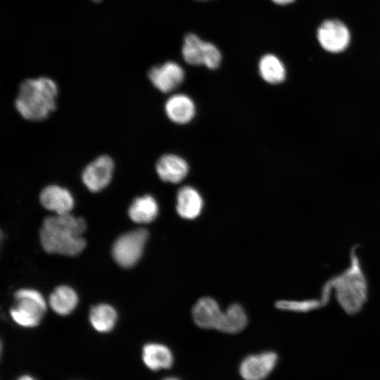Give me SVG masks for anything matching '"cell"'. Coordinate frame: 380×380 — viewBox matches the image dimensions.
I'll list each match as a JSON object with an SVG mask.
<instances>
[{"instance_id": "obj_19", "label": "cell", "mask_w": 380, "mask_h": 380, "mask_svg": "<svg viewBox=\"0 0 380 380\" xmlns=\"http://www.w3.org/2000/svg\"><path fill=\"white\" fill-rule=\"evenodd\" d=\"M78 298L76 292L67 286H58L49 297V305L58 315H66L76 307Z\"/></svg>"}, {"instance_id": "obj_23", "label": "cell", "mask_w": 380, "mask_h": 380, "mask_svg": "<svg viewBox=\"0 0 380 380\" xmlns=\"http://www.w3.org/2000/svg\"><path fill=\"white\" fill-rule=\"evenodd\" d=\"M17 380H35V379L30 376L24 375L18 378Z\"/></svg>"}, {"instance_id": "obj_21", "label": "cell", "mask_w": 380, "mask_h": 380, "mask_svg": "<svg viewBox=\"0 0 380 380\" xmlns=\"http://www.w3.org/2000/svg\"><path fill=\"white\" fill-rule=\"evenodd\" d=\"M247 323V315L243 307L239 303H233L224 311L220 331L236 334L241 331L246 327Z\"/></svg>"}, {"instance_id": "obj_18", "label": "cell", "mask_w": 380, "mask_h": 380, "mask_svg": "<svg viewBox=\"0 0 380 380\" xmlns=\"http://www.w3.org/2000/svg\"><path fill=\"white\" fill-rule=\"evenodd\" d=\"M258 69L261 77L269 84H280L286 79V68L283 62L274 54L267 53L262 56Z\"/></svg>"}, {"instance_id": "obj_15", "label": "cell", "mask_w": 380, "mask_h": 380, "mask_svg": "<svg viewBox=\"0 0 380 380\" xmlns=\"http://www.w3.org/2000/svg\"><path fill=\"white\" fill-rule=\"evenodd\" d=\"M165 110L169 119L177 124L189 122L196 113L194 101L184 94H175L170 97L165 103Z\"/></svg>"}, {"instance_id": "obj_8", "label": "cell", "mask_w": 380, "mask_h": 380, "mask_svg": "<svg viewBox=\"0 0 380 380\" xmlns=\"http://www.w3.org/2000/svg\"><path fill=\"white\" fill-rule=\"evenodd\" d=\"M114 162L107 156L102 155L89 163L82 172V181L92 192L106 188L113 178Z\"/></svg>"}, {"instance_id": "obj_17", "label": "cell", "mask_w": 380, "mask_h": 380, "mask_svg": "<svg viewBox=\"0 0 380 380\" xmlns=\"http://www.w3.org/2000/svg\"><path fill=\"white\" fill-rule=\"evenodd\" d=\"M158 214V203L148 194L134 198L128 209L129 217L137 223H149L156 218Z\"/></svg>"}, {"instance_id": "obj_3", "label": "cell", "mask_w": 380, "mask_h": 380, "mask_svg": "<svg viewBox=\"0 0 380 380\" xmlns=\"http://www.w3.org/2000/svg\"><path fill=\"white\" fill-rule=\"evenodd\" d=\"M355 250L351 251L350 267L324 285L334 289L338 304L348 315L359 312L367 298V282Z\"/></svg>"}, {"instance_id": "obj_14", "label": "cell", "mask_w": 380, "mask_h": 380, "mask_svg": "<svg viewBox=\"0 0 380 380\" xmlns=\"http://www.w3.org/2000/svg\"><path fill=\"white\" fill-rule=\"evenodd\" d=\"M203 201L198 191L192 186L180 188L177 194L176 210L183 219L194 220L202 211Z\"/></svg>"}, {"instance_id": "obj_26", "label": "cell", "mask_w": 380, "mask_h": 380, "mask_svg": "<svg viewBox=\"0 0 380 380\" xmlns=\"http://www.w3.org/2000/svg\"><path fill=\"white\" fill-rule=\"evenodd\" d=\"M197 1H208V0H197Z\"/></svg>"}, {"instance_id": "obj_7", "label": "cell", "mask_w": 380, "mask_h": 380, "mask_svg": "<svg viewBox=\"0 0 380 380\" xmlns=\"http://www.w3.org/2000/svg\"><path fill=\"white\" fill-rule=\"evenodd\" d=\"M316 37L321 47L327 52L338 53L349 46L351 34L348 27L338 19H326L318 26Z\"/></svg>"}, {"instance_id": "obj_24", "label": "cell", "mask_w": 380, "mask_h": 380, "mask_svg": "<svg viewBox=\"0 0 380 380\" xmlns=\"http://www.w3.org/2000/svg\"><path fill=\"white\" fill-rule=\"evenodd\" d=\"M162 380H180L176 377H167L165 379H163Z\"/></svg>"}, {"instance_id": "obj_25", "label": "cell", "mask_w": 380, "mask_h": 380, "mask_svg": "<svg viewBox=\"0 0 380 380\" xmlns=\"http://www.w3.org/2000/svg\"><path fill=\"white\" fill-rule=\"evenodd\" d=\"M91 1H94V2H99V1H102V0H91Z\"/></svg>"}, {"instance_id": "obj_2", "label": "cell", "mask_w": 380, "mask_h": 380, "mask_svg": "<svg viewBox=\"0 0 380 380\" xmlns=\"http://www.w3.org/2000/svg\"><path fill=\"white\" fill-rule=\"evenodd\" d=\"M58 87L46 77L25 80L20 85L15 107L25 119L38 122L46 119L56 108Z\"/></svg>"}, {"instance_id": "obj_1", "label": "cell", "mask_w": 380, "mask_h": 380, "mask_svg": "<svg viewBox=\"0 0 380 380\" xmlns=\"http://www.w3.org/2000/svg\"><path fill=\"white\" fill-rule=\"evenodd\" d=\"M85 229L84 219L70 213L56 214L44 220L39 232L41 243L47 253L77 255L86 246L82 237Z\"/></svg>"}, {"instance_id": "obj_6", "label": "cell", "mask_w": 380, "mask_h": 380, "mask_svg": "<svg viewBox=\"0 0 380 380\" xmlns=\"http://www.w3.org/2000/svg\"><path fill=\"white\" fill-rule=\"evenodd\" d=\"M148 236L145 229H138L119 236L112 248L115 261L121 267L134 266L141 258Z\"/></svg>"}, {"instance_id": "obj_11", "label": "cell", "mask_w": 380, "mask_h": 380, "mask_svg": "<svg viewBox=\"0 0 380 380\" xmlns=\"http://www.w3.org/2000/svg\"><path fill=\"white\" fill-rule=\"evenodd\" d=\"M192 317L195 324L206 329L220 331L224 311L217 302L210 297H203L197 300L192 308Z\"/></svg>"}, {"instance_id": "obj_16", "label": "cell", "mask_w": 380, "mask_h": 380, "mask_svg": "<svg viewBox=\"0 0 380 380\" xmlns=\"http://www.w3.org/2000/svg\"><path fill=\"white\" fill-rule=\"evenodd\" d=\"M142 360L148 369L158 371L170 368L173 364L174 357L170 349L166 346L150 343L146 344L142 349Z\"/></svg>"}, {"instance_id": "obj_20", "label": "cell", "mask_w": 380, "mask_h": 380, "mask_svg": "<svg viewBox=\"0 0 380 380\" xmlns=\"http://www.w3.org/2000/svg\"><path fill=\"white\" fill-rule=\"evenodd\" d=\"M115 309L108 304H99L91 308L89 320L92 327L99 332L111 331L116 322Z\"/></svg>"}, {"instance_id": "obj_9", "label": "cell", "mask_w": 380, "mask_h": 380, "mask_svg": "<svg viewBox=\"0 0 380 380\" xmlns=\"http://www.w3.org/2000/svg\"><path fill=\"white\" fill-rule=\"evenodd\" d=\"M277 355L271 351L250 355L239 365V374L244 380H264L276 366Z\"/></svg>"}, {"instance_id": "obj_5", "label": "cell", "mask_w": 380, "mask_h": 380, "mask_svg": "<svg viewBox=\"0 0 380 380\" xmlns=\"http://www.w3.org/2000/svg\"><path fill=\"white\" fill-rule=\"evenodd\" d=\"M182 54L188 64L203 65L211 70L217 68L222 60L221 53L215 45L203 41L194 33H189L184 37Z\"/></svg>"}, {"instance_id": "obj_12", "label": "cell", "mask_w": 380, "mask_h": 380, "mask_svg": "<svg viewBox=\"0 0 380 380\" xmlns=\"http://www.w3.org/2000/svg\"><path fill=\"white\" fill-rule=\"evenodd\" d=\"M39 200L44 208L58 215L70 213L74 206L71 193L67 189L56 184L44 187L40 193Z\"/></svg>"}, {"instance_id": "obj_10", "label": "cell", "mask_w": 380, "mask_h": 380, "mask_svg": "<svg viewBox=\"0 0 380 380\" xmlns=\"http://www.w3.org/2000/svg\"><path fill=\"white\" fill-rule=\"evenodd\" d=\"M148 77L153 85L163 93H168L177 88L184 79V71L177 63L167 61L152 67Z\"/></svg>"}, {"instance_id": "obj_4", "label": "cell", "mask_w": 380, "mask_h": 380, "mask_svg": "<svg viewBox=\"0 0 380 380\" xmlns=\"http://www.w3.org/2000/svg\"><path fill=\"white\" fill-rule=\"evenodd\" d=\"M14 299L10 310L13 319L25 327L39 324L46 310L42 294L34 289H23L15 293Z\"/></svg>"}, {"instance_id": "obj_13", "label": "cell", "mask_w": 380, "mask_h": 380, "mask_svg": "<svg viewBox=\"0 0 380 380\" xmlns=\"http://www.w3.org/2000/svg\"><path fill=\"white\" fill-rule=\"evenodd\" d=\"M156 170L162 181L177 184L186 177L189 166L182 158L175 154H165L158 160Z\"/></svg>"}, {"instance_id": "obj_22", "label": "cell", "mask_w": 380, "mask_h": 380, "mask_svg": "<svg viewBox=\"0 0 380 380\" xmlns=\"http://www.w3.org/2000/svg\"><path fill=\"white\" fill-rule=\"evenodd\" d=\"M275 4L279 6H286L292 4L296 0H271Z\"/></svg>"}]
</instances>
